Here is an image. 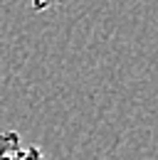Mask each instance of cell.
Wrapping results in <instances>:
<instances>
[{
  "label": "cell",
  "instance_id": "6da1fadb",
  "mask_svg": "<svg viewBox=\"0 0 158 160\" xmlns=\"http://www.w3.org/2000/svg\"><path fill=\"white\" fill-rule=\"evenodd\" d=\"M0 160H45V153L37 145H22L18 131L0 133Z\"/></svg>",
  "mask_w": 158,
  "mask_h": 160
},
{
  "label": "cell",
  "instance_id": "7a4b0ae2",
  "mask_svg": "<svg viewBox=\"0 0 158 160\" xmlns=\"http://www.w3.org/2000/svg\"><path fill=\"white\" fill-rule=\"evenodd\" d=\"M55 2H59V0H30V8H32V12H45Z\"/></svg>",
  "mask_w": 158,
  "mask_h": 160
}]
</instances>
